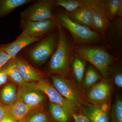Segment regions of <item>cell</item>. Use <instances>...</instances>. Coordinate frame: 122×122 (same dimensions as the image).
Returning <instances> with one entry per match:
<instances>
[{
    "label": "cell",
    "instance_id": "1",
    "mask_svg": "<svg viewBox=\"0 0 122 122\" xmlns=\"http://www.w3.org/2000/svg\"><path fill=\"white\" fill-rule=\"evenodd\" d=\"M72 54L85 61L89 62L102 75L108 78L112 65L116 60L115 57L109 53L106 49L98 46H73Z\"/></svg>",
    "mask_w": 122,
    "mask_h": 122
},
{
    "label": "cell",
    "instance_id": "2",
    "mask_svg": "<svg viewBox=\"0 0 122 122\" xmlns=\"http://www.w3.org/2000/svg\"><path fill=\"white\" fill-rule=\"evenodd\" d=\"M58 40L56 49L51 57L48 71L66 76L69 73L72 63V46L63 28L58 27Z\"/></svg>",
    "mask_w": 122,
    "mask_h": 122
},
{
    "label": "cell",
    "instance_id": "3",
    "mask_svg": "<svg viewBox=\"0 0 122 122\" xmlns=\"http://www.w3.org/2000/svg\"><path fill=\"white\" fill-rule=\"evenodd\" d=\"M53 15L58 27L67 30L76 44L84 45L96 42L101 39L100 34L88 27L74 22L70 19L65 12L58 11Z\"/></svg>",
    "mask_w": 122,
    "mask_h": 122
},
{
    "label": "cell",
    "instance_id": "4",
    "mask_svg": "<svg viewBox=\"0 0 122 122\" xmlns=\"http://www.w3.org/2000/svg\"><path fill=\"white\" fill-rule=\"evenodd\" d=\"M58 40L57 28L33 45L24 49L22 53L37 66H41L54 53Z\"/></svg>",
    "mask_w": 122,
    "mask_h": 122
},
{
    "label": "cell",
    "instance_id": "5",
    "mask_svg": "<svg viewBox=\"0 0 122 122\" xmlns=\"http://www.w3.org/2000/svg\"><path fill=\"white\" fill-rule=\"evenodd\" d=\"M54 0H37L20 13V19L32 21L54 19Z\"/></svg>",
    "mask_w": 122,
    "mask_h": 122
},
{
    "label": "cell",
    "instance_id": "6",
    "mask_svg": "<svg viewBox=\"0 0 122 122\" xmlns=\"http://www.w3.org/2000/svg\"><path fill=\"white\" fill-rule=\"evenodd\" d=\"M53 86L63 97L76 108L83 104L80 92L72 81L65 76L54 74L51 77Z\"/></svg>",
    "mask_w": 122,
    "mask_h": 122
},
{
    "label": "cell",
    "instance_id": "7",
    "mask_svg": "<svg viewBox=\"0 0 122 122\" xmlns=\"http://www.w3.org/2000/svg\"><path fill=\"white\" fill-rule=\"evenodd\" d=\"M20 26L22 31L32 36L43 38L57 29V24L54 19H48L32 21L20 19Z\"/></svg>",
    "mask_w": 122,
    "mask_h": 122
},
{
    "label": "cell",
    "instance_id": "8",
    "mask_svg": "<svg viewBox=\"0 0 122 122\" xmlns=\"http://www.w3.org/2000/svg\"><path fill=\"white\" fill-rule=\"evenodd\" d=\"M35 84L36 89L46 95L51 102L57 103L63 106L70 115L72 116L75 113L77 109L76 107L64 98L47 80L42 78L35 82Z\"/></svg>",
    "mask_w": 122,
    "mask_h": 122
},
{
    "label": "cell",
    "instance_id": "9",
    "mask_svg": "<svg viewBox=\"0 0 122 122\" xmlns=\"http://www.w3.org/2000/svg\"><path fill=\"white\" fill-rule=\"evenodd\" d=\"M44 94L36 89L35 82H26L18 90L17 100L27 105L39 106L45 100Z\"/></svg>",
    "mask_w": 122,
    "mask_h": 122
},
{
    "label": "cell",
    "instance_id": "10",
    "mask_svg": "<svg viewBox=\"0 0 122 122\" xmlns=\"http://www.w3.org/2000/svg\"><path fill=\"white\" fill-rule=\"evenodd\" d=\"M112 93V87L107 78H103L89 89L86 98L92 105L108 102Z\"/></svg>",
    "mask_w": 122,
    "mask_h": 122
},
{
    "label": "cell",
    "instance_id": "11",
    "mask_svg": "<svg viewBox=\"0 0 122 122\" xmlns=\"http://www.w3.org/2000/svg\"><path fill=\"white\" fill-rule=\"evenodd\" d=\"M43 38L34 37L22 31L14 41L2 44V47L6 53L14 59L22 50L28 46L39 41Z\"/></svg>",
    "mask_w": 122,
    "mask_h": 122
},
{
    "label": "cell",
    "instance_id": "12",
    "mask_svg": "<svg viewBox=\"0 0 122 122\" xmlns=\"http://www.w3.org/2000/svg\"><path fill=\"white\" fill-rule=\"evenodd\" d=\"M110 110L108 102L99 105L87 104L83 107L82 113L90 122H110Z\"/></svg>",
    "mask_w": 122,
    "mask_h": 122
},
{
    "label": "cell",
    "instance_id": "13",
    "mask_svg": "<svg viewBox=\"0 0 122 122\" xmlns=\"http://www.w3.org/2000/svg\"><path fill=\"white\" fill-rule=\"evenodd\" d=\"M93 6V30L101 35H105L111 21L103 6L101 0H95Z\"/></svg>",
    "mask_w": 122,
    "mask_h": 122
},
{
    "label": "cell",
    "instance_id": "14",
    "mask_svg": "<svg viewBox=\"0 0 122 122\" xmlns=\"http://www.w3.org/2000/svg\"><path fill=\"white\" fill-rule=\"evenodd\" d=\"M14 63L25 82L38 81L43 78L41 72L34 68L23 57L19 55L14 59Z\"/></svg>",
    "mask_w": 122,
    "mask_h": 122
},
{
    "label": "cell",
    "instance_id": "15",
    "mask_svg": "<svg viewBox=\"0 0 122 122\" xmlns=\"http://www.w3.org/2000/svg\"><path fill=\"white\" fill-rule=\"evenodd\" d=\"M93 3L79 7L72 12L66 11L65 13L70 19L74 22L88 27L93 30Z\"/></svg>",
    "mask_w": 122,
    "mask_h": 122
},
{
    "label": "cell",
    "instance_id": "16",
    "mask_svg": "<svg viewBox=\"0 0 122 122\" xmlns=\"http://www.w3.org/2000/svg\"><path fill=\"white\" fill-rule=\"evenodd\" d=\"M7 113L17 121L24 122V119L29 112L35 107L40 106H31L25 104L20 100H16L13 106L5 105Z\"/></svg>",
    "mask_w": 122,
    "mask_h": 122
},
{
    "label": "cell",
    "instance_id": "17",
    "mask_svg": "<svg viewBox=\"0 0 122 122\" xmlns=\"http://www.w3.org/2000/svg\"><path fill=\"white\" fill-rule=\"evenodd\" d=\"M111 21L118 17H122V0H101Z\"/></svg>",
    "mask_w": 122,
    "mask_h": 122
},
{
    "label": "cell",
    "instance_id": "18",
    "mask_svg": "<svg viewBox=\"0 0 122 122\" xmlns=\"http://www.w3.org/2000/svg\"><path fill=\"white\" fill-rule=\"evenodd\" d=\"M17 93L16 85L8 83L0 91V102L7 106H13L17 100Z\"/></svg>",
    "mask_w": 122,
    "mask_h": 122
},
{
    "label": "cell",
    "instance_id": "19",
    "mask_svg": "<svg viewBox=\"0 0 122 122\" xmlns=\"http://www.w3.org/2000/svg\"><path fill=\"white\" fill-rule=\"evenodd\" d=\"M102 78L103 77L96 68L90 65L85 71L82 83L85 89H89Z\"/></svg>",
    "mask_w": 122,
    "mask_h": 122
},
{
    "label": "cell",
    "instance_id": "20",
    "mask_svg": "<svg viewBox=\"0 0 122 122\" xmlns=\"http://www.w3.org/2000/svg\"><path fill=\"white\" fill-rule=\"evenodd\" d=\"M32 1L31 0H0V19L15 9Z\"/></svg>",
    "mask_w": 122,
    "mask_h": 122
},
{
    "label": "cell",
    "instance_id": "21",
    "mask_svg": "<svg viewBox=\"0 0 122 122\" xmlns=\"http://www.w3.org/2000/svg\"><path fill=\"white\" fill-rule=\"evenodd\" d=\"M107 30H109V41L122 45V17H118L112 21Z\"/></svg>",
    "mask_w": 122,
    "mask_h": 122
},
{
    "label": "cell",
    "instance_id": "22",
    "mask_svg": "<svg viewBox=\"0 0 122 122\" xmlns=\"http://www.w3.org/2000/svg\"><path fill=\"white\" fill-rule=\"evenodd\" d=\"M95 0H54V6L63 7L66 12H72L79 7L92 4Z\"/></svg>",
    "mask_w": 122,
    "mask_h": 122
},
{
    "label": "cell",
    "instance_id": "23",
    "mask_svg": "<svg viewBox=\"0 0 122 122\" xmlns=\"http://www.w3.org/2000/svg\"><path fill=\"white\" fill-rule=\"evenodd\" d=\"M49 109L54 119L58 122H68L70 119V115L63 106L51 102Z\"/></svg>",
    "mask_w": 122,
    "mask_h": 122
},
{
    "label": "cell",
    "instance_id": "24",
    "mask_svg": "<svg viewBox=\"0 0 122 122\" xmlns=\"http://www.w3.org/2000/svg\"><path fill=\"white\" fill-rule=\"evenodd\" d=\"M73 73L76 81L79 84L82 83L86 71V63L82 59L75 57L72 62Z\"/></svg>",
    "mask_w": 122,
    "mask_h": 122
},
{
    "label": "cell",
    "instance_id": "25",
    "mask_svg": "<svg viewBox=\"0 0 122 122\" xmlns=\"http://www.w3.org/2000/svg\"><path fill=\"white\" fill-rule=\"evenodd\" d=\"M48 116L41 107L31 109L27 114L24 122H48Z\"/></svg>",
    "mask_w": 122,
    "mask_h": 122
},
{
    "label": "cell",
    "instance_id": "26",
    "mask_svg": "<svg viewBox=\"0 0 122 122\" xmlns=\"http://www.w3.org/2000/svg\"><path fill=\"white\" fill-rule=\"evenodd\" d=\"M2 68L7 73L8 78H10L17 83L19 86H21L26 82L24 81L18 70L16 68L14 63V59Z\"/></svg>",
    "mask_w": 122,
    "mask_h": 122
},
{
    "label": "cell",
    "instance_id": "27",
    "mask_svg": "<svg viewBox=\"0 0 122 122\" xmlns=\"http://www.w3.org/2000/svg\"><path fill=\"white\" fill-rule=\"evenodd\" d=\"M111 122H122V99L119 95L116 96L110 110Z\"/></svg>",
    "mask_w": 122,
    "mask_h": 122
},
{
    "label": "cell",
    "instance_id": "28",
    "mask_svg": "<svg viewBox=\"0 0 122 122\" xmlns=\"http://www.w3.org/2000/svg\"><path fill=\"white\" fill-rule=\"evenodd\" d=\"M112 74V79L113 83L118 89L122 87V71L121 66H116L113 68L111 67L110 74Z\"/></svg>",
    "mask_w": 122,
    "mask_h": 122
},
{
    "label": "cell",
    "instance_id": "29",
    "mask_svg": "<svg viewBox=\"0 0 122 122\" xmlns=\"http://www.w3.org/2000/svg\"><path fill=\"white\" fill-rule=\"evenodd\" d=\"M13 59L4 50L2 44H0V69L4 68Z\"/></svg>",
    "mask_w": 122,
    "mask_h": 122
},
{
    "label": "cell",
    "instance_id": "30",
    "mask_svg": "<svg viewBox=\"0 0 122 122\" xmlns=\"http://www.w3.org/2000/svg\"><path fill=\"white\" fill-rule=\"evenodd\" d=\"M8 77L7 73L4 69H0V87L8 81Z\"/></svg>",
    "mask_w": 122,
    "mask_h": 122
},
{
    "label": "cell",
    "instance_id": "31",
    "mask_svg": "<svg viewBox=\"0 0 122 122\" xmlns=\"http://www.w3.org/2000/svg\"><path fill=\"white\" fill-rule=\"evenodd\" d=\"M72 116L75 122H90L88 119L83 114L75 113Z\"/></svg>",
    "mask_w": 122,
    "mask_h": 122
},
{
    "label": "cell",
    "instance_id": "32",
    "mask_svg": "<svg viewBox=\"0 0 122 122\" xmlns=\"http://www.w3.org/2000/svg\"><path fill=\"white\" fill-rule=\"evenodd\" d=\"M7 113L5 105L0 102V122L2 121Z\"/></svg>",
    "mask_w": 122,
    "mask_h": 122
},
{
    "label": "cell",
    "instance_id": "33",
    "mask_svg": "<svg viewBox=\"0 0 122 122\" xmlns=\"http://www.w3.org/2000/svg\"><path fill=\"white\" fill-rule=\"evenodd\" d=\"M0 122H20V121H17V120H15L11 117L7 113H7L5 115V116L4 118H3L2 121Z\"/></svg>",
    "mask_w": 122,
    "mask_h": 122
}]
</instances>
